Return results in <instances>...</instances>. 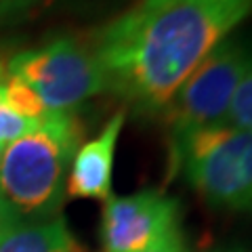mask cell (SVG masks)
Masks as SVG:
<instances>
[{
    "label": "cell",
    "mask_w": 252,
    "mask_h": 252,
    "mask_svg": "<svg viewBox=\"0 0 252 252\" xmlns=\"http://www.w3.org/2000/svg\"><path fill=\"white\" fill-rule=\"evenodd\" d=\"M252 15V0H139L86 38L105 78L143 118H162L212 49Z\"/></svg>",
    "instance_id": "1"
},
{
    "label": "cell",
    "mask_w": 252,
    "mask_h": 252,
    "mask_svg": "<svg viewBox=\"0 0 252 252\" xmlns=\"http://www.w3.org/2000/svg\"><path fill=\"white\" fill-rule=\"evenodd\" d=\"M82 124L74 114H49L0 156V229L61 217L65 181Z\"/></svg>",
    "instance_id": "2"
},
{
    "label": "cell",
    "mask_w": 252,
    "mask_h": 252,
    "mask_svg": "<svg viewBox=\"0 0 252 252\" xmlns=\"http://www.w3.org/2000/svg\"><path fill=\"white\" fill-rule=\"evenodd\" d=\"M210 208L252 212V132L227 124L206 126L189 137L168 162Z\"/></svg>",
    "instance_id": "3"
},
{
    "label": "cell",
    "mask_w": 252,
    "mask_h": 252,
    "mask_svg": "<svg viewBox=\"0 0 252 252\" xmlns=\"http://www.w3.org/2000/svg\"><path fill=\"white\" fill-rule=\"evenodd\" d=\"M248 74H252V38L231 34L210 51L162 114L168 162L195 130L223 124L233 93Z\"/></svg>",
    "instance_id": "4"
},
{
    "label": "cell",
    "mask_w": 252,
    "mask_h": 252,
    "mask_svg": "<svg viewBox=\"0 0 252 252\" xmlns=\"http://www.w3.org/2000/svg\"><path fill=\"white\" fill-rule=\"evenodd\" d=\"M6 72L38 94L49 114H74L89 99L107 93L105 78L86 40L57 36L6 59Z\"/></svg>",
    "instance_id": "5"
},
{
    "label": "cell",
    "mask_w": 252,
    "mask_h": 252,
    "mask_svg": "<svg viewBox=\"0 0 252 252\" xmlns=\"http://www.w3.org/2000/svg\"><path fill=\"white\" fill-rule=\"evenodd\" d=\"M181 229V202L160 189L112 195L103 202V252H143Z\"/></svg>",
    "instance_id": "6"
},
{
    "label": "cell",
    "mask_w": 252,
    "mask_h": 252,
    "mask_svg": "<svg viewBox=\"0 0 252 252\" xmlns=\"http://www.w3.org/2000/svg\"><path fill=\"white\" fill-rule=\"evenodd\" d=\"M124 122L126 109H120L103 124L97 137L80 143L67 170L65 198L101 202L112 198L116 147Z\"/></svg>",
    "instance_id": "7"
},
{
    "label": "cell",
    "mask_w": 252,
    "mask_h": 252,
    "mask_svg": "<svg viewBox=\"0 0 252 252\" xmlns=\"http://www.w3.org/2000/svg\"><path fill=\"white\" fill-rule=\"evenodd\" d=\"M0 252H86L63 217L0 229Z\"/></svg>",
    "instance_id": "8"
},
{
    "label": "cell",
    "mask_w": 252,
    "mask_h": 252,
    "mask_svg": "<svg viewBox=\"0 0 252 252\" xmlns=\"http://www.w3.org/2000/svg\"><path fill=\"white\" fill-rule=\"evenodd\" d=\"M4 74H6V59H0V149L13 143L15 139L28 135V132H32L40 124V122L26 120V118L19 116L17 112H13L11 105L6 103L4 89H2Z\"/></svg>",
    "instance_id": "9"
},
{
    "label": "cell",
    "mask_w": 252,
    "mask_h": 252,
    "mask_svg": "<svg viewBox=\"0 0 252 252\" xmlns=\"http://www.w3.org/2000/svg\"><path fill=\"white\" fill-rule=\"evenodd\" d=\"M223 124L231 126L235 130L252 132V74H248L238 84L231 103L227 107Z\"/></svg>",
    "instance_id": "10"
},
{
    "label": "cell",
    "mask_w": 252,
    "mask_h": 252,
    "mask_svg": "<svg viewBox=\"0 0 252 252\" xmlns=\"http://www.w3.org/2000/svg\"><path fill=\"white\" fill-rule=\"evenodd\" d=\"M143 252H191V248H189V244L185 240V235H183V229H179L175 233H170L166 240H162V242H158L156 246L152 248H147Z\"/></svg>",
    "instance_id": "11"
},
{
    "label": "cell",
    "mask_w": 252,
    "mask_h": 252,
    "mask_svg": "<svg viewBox=\"0 0 252 252\" xmlns=\"http://www.w3.org/2000/svg\"><path fill=\"white\" fill-rule=\"evenodd\" d=\"M215 252H248L244 248H220V250H215Z\"/></svg>",
    "instance_id": "12"
},
{
    "label": "cell",
    "mask_w": 252,
    "mask_h": 252,
    "mask_svg": "<svg viewBox=\"0 0 252 252\" xmlns=\"http://www.w3.org/2000/svg\"><path fill=\"white\" fill-rule=\"evenodd\" d=\"M11 6H17V2H13V0H11V2H2V4H0V11H9L11 9Z\"/></svg>",
    "instance_id": "13"
},
{
    "label": "cell",
    "mask_w": 252,
    "mask_h": 252,
    "mask_svg": "<svg viewBox=\"0 0 252 252\" xmlns=\"http://www.w3.org/2000/svg\"><path fill=\"white\" fill-rule=\"evenodd\" d=\"M2 2H11V0H0V4H2Z\"/></svg>",
    "instance_id": "14"
},
{
    "label": "cell",
    "mask_w": 252,
    "mask_h": 252,
    "mask_svg": "<svg viewBox=\"0 0 252 252\" xmlns=\"http://www.w3.org/2000/svg\"><path fill=\"white\" fill-rule=\"evenodd\" d=\"M0 156H2V149H0Z\"/></svg>",
    "instance_id": "15"
}]
</instances>
